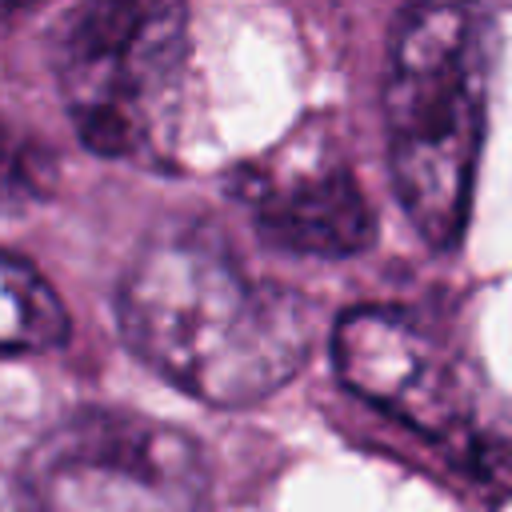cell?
<instances>
[{
	"label": "cell",
	"mask_w": 512,
	"mask_h": 512,
	"mask_svg": "<svg viewBox=\"0 0 512 512\" xmlns=\"http://www.w3.org/2000/svg\"><path fill=\"white\" fill-rule=\"evenodd\" d=\"M116 320L148 368L216 408L272 396L312 352L308 300L244 268L204 228H168L132 256Z\"/></svg>",
	"instance_id": "6da1fadb"
},
{
	"label": "cell",
	"mask_w": 512,
	"mask_h": 512,
	"mask_svg": "<svg viewBox=\"0 0 512 512\" xmlns=\"http://www.w3.org/2000/svg\"><path fill=\"white\" fill-rule=\"evenodd\" d=\"M484 24L468 8H404L384 72L388 168L404 216L428 248H452L468 224L484 144Z\"/></svg>",
	"instance_id": "7a4b0ae2"
},
{
	"label": "cell",
	"mask_w": 512,
	"mask_h": 512,
	"mask_svg": "<svg viewBox=\"0 0 512 512\" xmlns=\"http://www.w3.org/2000/svg\"><path fill=\"white\" fill-rule=\"evenodd\" d=\"M52 76L76 136L96 156L164 164L188 76V12L152 0L68 8L52 28Z\"/></svg>",
	"instance_id": "3957f363"
},
{
	"label": "cell",
	"mask_w": 512,
	"mask_h": 512,
	"mask_svg": "<svg viewBox=\"0 0 512 512\" xmlns=\"http://www.w3.org/2000/svg\"><path fill=\"white\" fill-rule=\"evenodd\" d=\"M40 512H208L200 444L152 416L84 408L28 452L20 476Z\"/></svg>",
	"instance_id": "277c9868"
},
{
	"label": "cell",
	"mask_w": 512,
	"mask_h": 512,
	"mask_svg": "<svg viewBox=\"0 0 512 512\" xmlns=\"http://www.w3.org/2000/svg\"><path fill=\"white\" fill-rule=\"evenodd\" d=\"M232 200L264 244L292 256H356L376 236L368 196L320 132H296L268 156L236 168Z\"/></svg>",
	"instance_id": "5b68a950"
},
{
	"label": "cell",
	"mask_w": 512,
	"mask_h": 512,
	"mask_svg": "<svg viewBox=\"0 0 512 512\" xmlns=\"http://www.w3.org/2000/svg\"><path fill=\"white\" fill-rule=\"evenodd\" d=\"M332 360L348 392L428 440H460L472 424V392L460 360L400 308H352L336 324Z\"/></svg>",
	"instance_id": "8992f818"
},
{
	"label": "cell",
	"mask_w": 512,
	"mask_h": 512,
	"mask_svg": "<svg viewBox=\"0 0 512 512\" xmlns=\"http://www.w3.org/2000/svg\"><path fill=\"white\" fill-rule=\"evenodd\" d=\"M64 336L68 312L56 288L28 260L0 252V352H48Z\"/></svg>",
	"instance_id": "52a82bcc"
},
{
	"label": "cell",
	"mask_w": 512,
	"mask_h": 512,
	"mask_svg": "<svg viewBox=\"0 0 512 512\" xmlns=\"http://www.w3.org/2000/svg\"><path fill=\"white\" fill-rule=\"evenodd\" d=\"M36 196H44V164L0 116V212H20Z\"/></svg>",
	"instance_id": "ba28073f"
},
{
	"label": "cell",
	"mask_w": 512,
	"mask_h": 512,
	"mask_svg": "<svg viewBox=\"0 0 512 512\" xmlns=\"http://www.w3.org/2000/svg\"><path fill=\"white\" fill-rule=\"evenodd\" d=\"M0 512H40L32 492H28V484L20 476L0 472Z\"/></svg>",
	"instance_id": "9c48e42d"
}]
</instances>
